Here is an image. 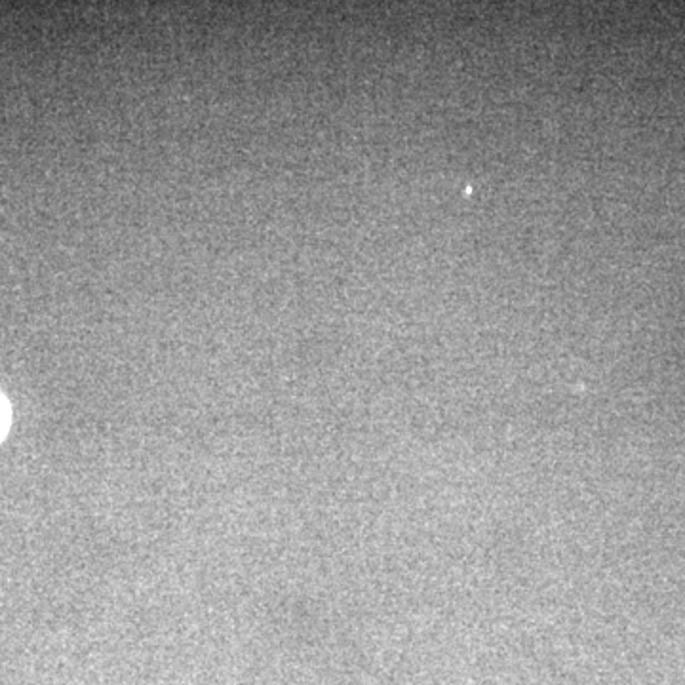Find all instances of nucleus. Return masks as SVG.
Returning a JSON list of instances; mask_svg holds the SVG:
<instances>
[{
    "mask_svg": "<svg viewBox=\"0 0 685 685\" xmlns=\"http://www.w3.org/2000/svg\"><path fill=\"white\" fill-rule=\"evenodd\" d=\"M8 427H10V406L6 398L0 394V440L4 438Z\"/></svg>",
    "mask_w": 685,
    "mask_h": 685,
    "instance_id": "f257e3e1",
    "label": "nucleus"
}]
</instances>
